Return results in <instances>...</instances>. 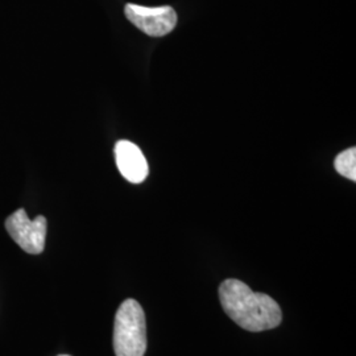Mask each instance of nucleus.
<instances>
[{
  "label": "nucleus",
  "mask_w": 356,
  "mask_h": 356,
  "mask_svg": "<svg viewBox=\"0 0 356 356\" xmlns=\"http://www.w3.org/2000/svg\"><path fill=\"white\" fill-rule=\"evenodd\" d=\"M60 356H70V355H60Z\"/></svg>",
  "instance_id": "7"
},
{
  "label": "nucleus",
  "mask_w": 356,
  "mask_h": 356,
  "mask_svg": "<svg viewBox=\"0 0 356 356\" xmlns=\"http://www.w3.org/2000/svg\"><path fill=\"white\" fill-rule=\"evenodd\" d=\"M115 160L122 176L132 184H141L148 176V163L140 148L131 141L116 143Z\"/></svg>",
  "instance_id": "5"
},
{
  "label": "nucleus",
  "mask_w": 356,
  "mask_h": 356,
  "mask_svg": "<svg viewBox=\"0 0 356 356\" xmlns=\"http://www.w3.org/2000/svg\"><path fill=\"white\" fill-rule=\"evenodd\" d=\"M116 356H144L147 351V322L140 304L126 300L116 312L114 325Z\"/></svg>",
  "instance_id": "2"
},
{
  "label": "nucleus",
  "mask_w": 356,
  "mask_h": 356,
  "mask_svg": "<svg viewBox=\"0 0 356 356\" xmlns=\"http://www.w3.org/2000/svg\"><path fill=\"white\" fill-rule=\"evenodd\" d=\"M219 298L225 313L244 330L260 332L281 323L279 304L268 294L251 291L242 281H223L219 286Z\"/></svg>",
  "instance_id": "1"
},
{
  "label": "nucleus",
  "mask_w": 356,
  "mask_h": 356,
  "mask_svg": "<svg viewBox=\"0 0 356 356\" xmlns=\"http://www.w3.org/2000/svg\"><path fill=\"white\" fill-rule=\"evenodd\" d=\"M124 13L134 26L152 38L165 36L177 24V13L169 6L149 8L128 3Z\"/></svg>",
  "instance_id": "4"
},
{
  "label": "nucleus",
  "mask_w": 356,
  "mask_h": 356,
  "mask_svg": "<svg viewBox=\"0 0 356 356\" xmlns=\"http://www.w3.org/2000/svg\"><path fill=\"white\" fill-rule=\"evenodd\" d=\"M335 169L337 172L343 176V177L348 178L351 181H356V148H348L342 153H339L335 159Z\"/></svg>",
  "instance_id": "6"
},
{
  "label": "nucleus",
  "mask_w": 356,
  "mask_h": 356,
  "mask_svg": "<svg viewBox=\"0 0 356 356\" xmlns=\"http://www.w3.org/2000/svg\"><path fill=\"white\" fill-rule=\"evenodd\" d=\"M47 226L45 216L29 219L24 209H19L6 220V229L10 236L22 250L31 254H41L44 251Z\"/></svg>",
  "instance_id": "3"
}]
</instances>
